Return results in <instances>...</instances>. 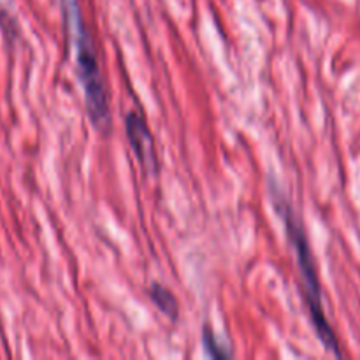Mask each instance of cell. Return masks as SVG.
<instances>
[{"label": "cell", "instance_id": "3", "mask_svg": "<svg viewBox=\"0 0 360 360\" xmlns=\"http://www.w3.org/2000/svg\"><path fill=\"white\" fill-rule=\"evenodd\" d=\"M125 130L130 146H132L134 155L139 160V164L143 165L144 171L155 174L158 169L155 141L143 116L137 115V112H129L125 120Z\"/></svg>", "mask_w": 360, "mask_h": 360}, {"label": "cell", "instance_id": "4", "mask_svg": "<svg viewBox=\"0 0 360 360\" xmlns=\"http://www.w3.org/2000/svg\"><path fill=\"white\" fill-rule=\"evenodd\" d=\"M150 297H151V301L155 302V306H157V308L160 309L165 316H169L172 322L178 319V315H179L178 299L174 297V294H172L169 288L162 287V285H158V283H153L150 287Z\"/></svg>", "mask_w": 360, "mask_h": 360}, {"label": "cell", "instance_id": "2", "mask_svg": "<svg viewBox=\"0 0 360 360\" xmlns=\"http://www.w3.org/2000/svg\"><path fill=\"white\" fill-rule=\"evenodd\" d=\"M276 211L280 213V217L283 218L285 229H287V234L290 238L292 246H294L295 257H297V266L301 271V280H302V288H304V299L306 306H308L309 319H311L313 327H315V333L319 336V340L322 341L323 347L334 354L336 357H341L340 350V341H338L336 333L330 327L329 320H327L326 311H323V302H322V287H320L319 273H316L315 259H313L311 248H309L308 238H306V232L302 224L299 221V218L295 217L294 210L290 207V204L287 200L276 199Z\"/></svg>", "mask_w": 360, "mask_h": 360}, {"label": "cell", "instance_id": "1", "mask_svg": "<svg viewBox=\"0 0 360 360\" xmlns=\"http://www.w3.org/2000/svg\"><path fill=\"white\" fill-rule=\"evenodd\" d=\"M62 9L65 27L74 46V56H76L77 72H79V81L84 90L88 115H90L94 125L105 132L111 127V112H109L108 88H105L104 77H102L101 67H98L94 39L90 37L86 27H84L77 0H62Z\"/></svg>", "mask_w": 360, "mask_h": 360}, {"label": "cell", "instance_id": "5", "mask_svg": "<svg viewBox=\"0 0 360 360\" xmlns=\"http://www.w3.org/2000/svg\"><path fill=\"white\" fill-rule=\"evenodd\" d=\"M202 343H204V348H206V354L210 355V357H213V359H231L232 357V352L227 350V348L221 345V341L214 336L213 330H211L210 327H204Z\"/></svg>", "mask_w": 360, "mask_h": 360}]
</instances>
